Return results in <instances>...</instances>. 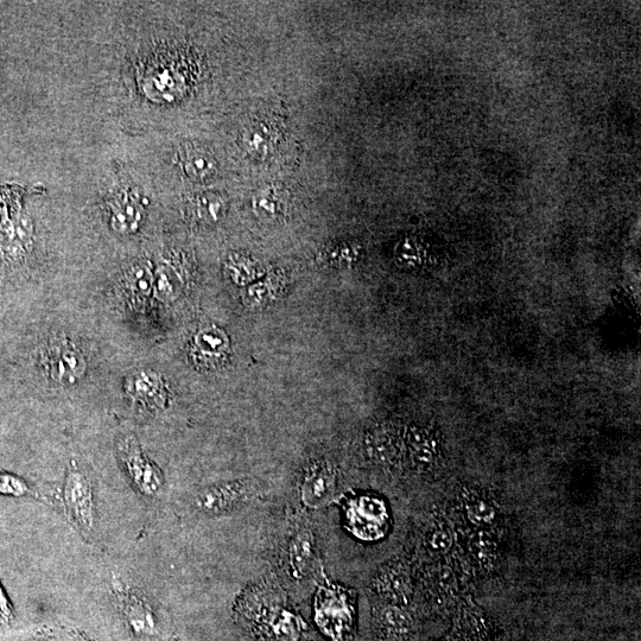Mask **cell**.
<instances>
[{"label": "cell", "mask_w": 641, "mask_h": 641, "mask_svg": "<svg viewBox=\"0 0 641 641\" xmlns=\"http://www.w3.org/2000/svg\"><path fill=\"white\" fill-rule=\"evenodd\" d=\"M315 552L316 545L312 530L301 529L291 537L287 560L289 573L295 580H303L310 574L314 566Z\"/></svg>", "instance_id": "cell-13"}, {"label": "cell", "mask_w": 641, "mask_h": 641, "mask_svg": "<svg viewBox=\"0 0 641 641\" xmlns=\"http://www.w3.org/2000/svg\"><path fill=\"white\" fill-rule=\"evenodd\" d=\"M154 291L158 300L167 302L174 300L179 296L182 281L179 275L176 274L174 268L169 265H160L156 270Z\"/></svg>", "instance_id": "cell-21"}, {"label": "cell", "mask_w": 641, "mask_h": 641, "mask_svg": "<svg viewBox=\"0 0 641 641\" xmlns=\"http://www.w3.org/2000/svg\"><path fill=\"white\" fill-rule=\"evenodd\" d=\"M125 390L133 401L152 410L164 409L168 401L163 380L154 371L143 370L133 373L126 380Z\"/></svg>", "instance_id": "cell-11"}, {"label": "cell", "mask_w": 641, "mask_h": 641, "mask_svg": "<svg viewBox=\"0 0 641 641\" xmlns=\"http://www.w3.org/2000/svg\"><path fill=\"white\" fill-rule=\"evenodd\" d=\"M237 623L255 641H308V625L282 589L268 582L244 590L234 605Z\"/></svg>", "instance_id": "cell-1"}, {"label": "cell", "mask_w": 641, "mask_h": 641, "mask_svg": "<svg viewBox=\"0 0 641 641\" xmlns=\"http://www.w3.org/2000/svg\"><path fill=\"white\" fill-rule=\"evenodd\" d=\"M12 618H14V612H12L9 596L5 593L2 583H0V624L9 625Z\"/></svg>", "instance_id": "cell-28"}, {"label": "cell", "mask_w": 641, "mask_h": 641, "mask_svg": "<svg viewBox=\"0 0 641 641\" xmlns=\"http://www.w3.org/2000/svg\"><path fill=\"white\" fill-rule=\"evenodd\" d=\"M336 488H338V473L332 463L315 462L307 469L301 482L302 503L310 510H320L333 501Z\"/></svg>", "instance_id": "cell-7"}, {"label": "cell", "mask_w": 641, "mask_h": 641, "mask_svg": "<svg viewBox=\"0 0 641 641\" xmlns=\"http://www.w3.org/2000/svg\"><path fill=\"white\" fill-rule=\"evenodd\" d=\"M227 271L233 278V281L239 284L245 283L247 279L252 278V266L250 262H247L245 259L234 258L230 260L227 265Z\"/></svg>", "instance_id": "cell-27"}, {"label": "cell", "mask_w": 641, "mask_h": 641, "mask_svg": "<svg viewBox=\"0 0 641 641\" xmlns=\"http://www.w3.org/2000/svg\"><path fill=\"white\" fill-rule=\"evenodd\" d=\"M118 452L136 491L145 497H157L164 486L163 474L161 469L144 455L137 441L133 437H126L120 442Z\"/></svg>", "instance_id": "cell-6"}, {"label": "cell", "mask_w": 641, "mask_h": 641, "mask_svg": "<svg viewBox=\"0 0 641 641\" xmlns=\"http://www.w3.org/2000/svg\"><path fill=\"white\" fill-rule=\"evenodd\" d=\"M472 552L481 566H493L497 561V545L486 536L474 538Z\"/></svg>", "instance_id": "cell-26"}, {"label": "cell", "mask_w": 641, "mask_h": 641, "mask_svg": "<svg viewBox=\"0 0 641 641\" xmlns=\"http://www.w3.org/2000/svg\"><path fill=\"white\" fill-rule=\"evenodd\" d=\"M372 590L380 601L405 606L411 596V579L403 562H391L378 570L372 581Z\"/></svg>", "instance_id": "cell-9"}, {"label": "cell", "mask_w": 641, "mask_h": 641, "mask_svg": "<svg viewBox=\"0 0 641 641\" xmlns=\"http://www.w3.org/2000/svg\"><path fill=\"white\" fill-rule=\"evenodd\" d=\"M259 493L258 485L252 480L225 482L203 488L196 494L194 505L206 516H221L251 504Z\"/></svg>", "instance_id": "cell-4"}, {"label": "cell", "mask_w": 641, "mask_h": 641, "mask_svg": "<svg viewBox=\"0 0 641 641\" xmlns=\"http://www.w3.org/2000/svg\"><path fill=\"white\" fill-rule=\"evenodd\" d=\"M373 628L379 641H409L414 620L404 606L380 601L373 606Z\"/></svg>", "instance_id": "cell-8"}, {"label": "cell", "mask_w": 641, "mask_h": 641, "mask_svg": "<svg viewBox=\"0 0 641 641\" xmlns=\"http://www.w3.org/2000/svg\"><path fill=\"white\" fill-rule=\"evenodd\" d=\"M357 599L352 589L325 583L315 596V621L332 641H352L357 625Z\"/></svg>", "instance_id": "cell-2"}, {"label": "cell", "mask_w": 641, "mask_h": 641, "mask_svg": "<svg viewBox=\"0 0 641 641\" xmlns=\"http://www.w3.org/2000/svg\"><path fill=\"white\" fill-rule=\"evenodd\" d=\"M490 634V624L477 606L463 608L447 638L441 641H480Z\"/></svg>", "instance_id": "cell-14"}, {"label": "cell", "mask_w": 641, "mask_h": 641, "mask_svg": "<svg viewBox=\"0 0 641 641\" xmlns=\"http://www.w3.org/2000/svg\"><path fill=\"white\" fill-rule=\"evenodd\" d=\"M465 511L472 523L481 526L492 524L497 517V510L491 501L477 494L468 495L465 500Z\"/></svg>", "instance_id": "cell-23"}, {"label": "cell", "mask_w": 641, "mask_h": 641, "mask_svg": "<svg viewBox=\"0 0 641 641\" xmlns=\"http://www.w3.org/2000/svg\"><path fill=\"white\" fill-rule=\"evenodd\" d=\"M143 219V209L136 200L126 195L112 205L111 225L117 232H136Z\"/></svg>", "instance_id": "cell-18"}, {"label": "cell", "mask_w": 641, "mask_h": 641, "mask_svg": "<svg viewBox=\"0 0 641 641\" xmlns=\"http://www.w3.org/2000/svg\"><path fill=\"white\" fill-rule=\"evenodd\" d=\"M226 208L224 196L215 192H205L195 196L190 205V213L200 224L213 225L224 218Z\"/></svg>", "instance_id": "cell-17"}, {"label": "cell", "mask_w": 641, "mask_h": 641, "mask_svg": "<svg viewBox=\"0 0 641 641\" xmlns=\"http://www.w3.org/2000/svg\"><path fill=\"white\" fill-rule=\"evenodd\" d=\"M184 171L194 180L211 179L218 171V162L212 152L200 145H189L182 151Z\"/></svg>", "instance_id": "cell-15"}, {"label": "cell", "mask_w": 641, "mask_h": 641, "mask_svg": "<svg viewBox=\"0 0 641 641\" xmlns=\"http://www.w3.org/2000/svg\"><path fill=\"white\" fill-rule=\"evenodd\" d=\"M62 500L69 520L82 535L90 537L95 528L93 484L90 478L74 465L68 469Z\"/></svg>", "instance_id": "cell-3"}, {"label": "cell", "mask_w": 641, "mask_h": 641, "mask_svg": "<svg viewBox=\"0 0 641 641\" xmlns=\"http://www.w3.org/2000/svg\"><path fill=\"white\" fill-rule=\"evenodd\" d=\"M87 363L84 355L68 342L54 347L49 357L50 377L61 385L79 382L85 376Z\"/></svg>", "instance_id": "cell-10"}, {"label": "cell", "mask_w": 641, "mask_h": 641, "mask_svg": "<svg viewBox=\"0 0 641 641\" xmlns=\"http://www.w3.org/2000/svg\"><path fill=\"white\" fill-rule=\"evenodd\" d=\"M125 283L133 297L144 300L154 291L155 276L148 264L137 263L126 271Z\"/></svg>", "instance_id": "cell-20"}, {"label": "cell", "mask_w": 641, "mask_h": 641, "mask_svg": "<svg viewBox=\"0 0 641 641\" xmlns=\"http://www.w3.org/2000/svg\"><path fill=\"white\" fill-rule=\"evenodd\" d=\"M0 497L37 498L38 492L27 480L15 474L0 472Z\"/></svg>", "instance_id": "cell-24"}, {"label": "cell", "mask_w": 641, "mask_h": 641, "mask_svg": "<svg viewBox=\"0 0 641 641\" xmlns=\"http://www.w3.org/2000/svg\"><path fill=\"white\" fill-rule=\"evenodd\" d=\"M228 349L230 340L224 330L215 326L207 327L195 335L192 357L201 366H217L226 358Z\"/></svg>", "instance_id": "cell-12"}, {"label": "cell", "mask_w": 641, "mask_h": 641, "mask_svg": "<svg viewBox=\"0 0 641 641\" xmlns=\"http://www.w3.org/2000/svg\"><path fill=\"white\" fill-rule=\"evenodd\" d=\"M425 542H427L430 551L443 554V552H447L452 547L453 535L448 528L437 525L428 531Z\"/></svg>", "instance_id": "cell-25"}, {"label": "cell", "mask_w": 641, "mask_h": 641, "mask_svg": "<svg viewBox=\"0 0 641 641\" xmlns=\"http://www.w3.org/2000/svg\"><path fill=\"white\" fill-rule=\"evenodd\" d=\"M288 208V198L284 189L264 187L253 196V211L263 221H275L282 218Z\"/></svg>", "instance_id": "cell-16"}, {"label": "cell", "mask_w": 641, "mask_h": 641, "mask_svg": "<svg viewBox=\"0 0 641 641\" xmlns=\"http://www.w3.org/2000/svg\"><path fill=\"white\" fill-rule=\"evenodd\" d=\"M389 430H377L368 436L366 446L371 458L380 463H391L396 456L395 440Z\"/></svg>", "instance_id": "cell-22"}, {"label": "cell", "mask_w": 641, "mask_h": 641, "mask_svg": "<svg viewBox=\"0 0 641 641\" xmlns=\"http://www.w3.org/2000/svg\"><path fill=\"white\" fill-rule=\"evenodd\" d=\"M409 452L412 463L422 471L434 466L437 458V444L427 430L414 429L409 435Z\"/></svg>", "instance_id": "cell-19"}, {"label": "cell", "mask_w": 641, "mask_h": 641, "mask_svg": "<svg viewBox=\"0 0 641 641\" xmlns=\"http://www.w3.org/2000/svg\"><path fill=\"white\" fill-rule=\"evenodd\" d=\"M345 511L347 529L355 537L374 541L384 536L389 519L384 501L359 495L347 500Z\"/></svg>", "instance_id": "cell-5"}]
</instances>
